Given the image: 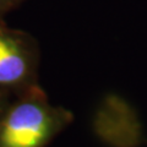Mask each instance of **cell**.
I'll return each mask as SVG.
<instances>
[{
    "mask_svg": "<svg viewBox=\"0 0 147 147\" xmlns=\"http://www.w3.org/2000/svg\"><path fill=\"white\" fill-rule=\"evenodd\" d=\"M39 47L28 32L0 18V90L16 94L38 84Z\"/></svg>",
    "mask_w": 147,
    "mask_h": 147,
    "instance_id": "7a4b0ae2",
    "label": "cell"
},
{
    "mask_svg": "<svg viewBox=\"0 0 147 147\" xmlns=\"http://www.w3.org/2000/svg\"><path fill=\"white\" fill-rule=\"evenodd\" d=\"M12 94L9 93V92H5V91H1L0 90V115H1L3 110L5 109L6 104L9 103V100L11 99Z\"/></svg>",
    "mask_w": 147,
    "mask_h": 147,
    "instance_id": "277c9868",
    "label": "cell"
},
{
    "mask_svg": "<svg viewBox=\"0 0 147 147\" xmlns=\"http://www.w3.org/2000/svg\"><path fill=\"white\" fill-rule=\"evenodd\" d=\"M24 1L25 0H0V18H4L11 11L16 10Z\"/></svg>",
    "mask_w": 147,
    "mask_h": 147,
    "instance_id": "3957f363",
    "label": "cell"
},
{
    "mask_svg": "<svg viewBox=\"0 0 147 147\" xmlns=\"http://www.w3.org/2000/svg\"><path fill=\"white\" fill-rule=\"evenodd\" d=\"M74 114L53 105L37 84L12 94L0 115V147H47L70 125Z\"/></svg>",
    "mask_w": 147,
    "mask_h": 147,
    "instance_id": "6da1fadb",
    "label": "cell"
}]
</instances>
